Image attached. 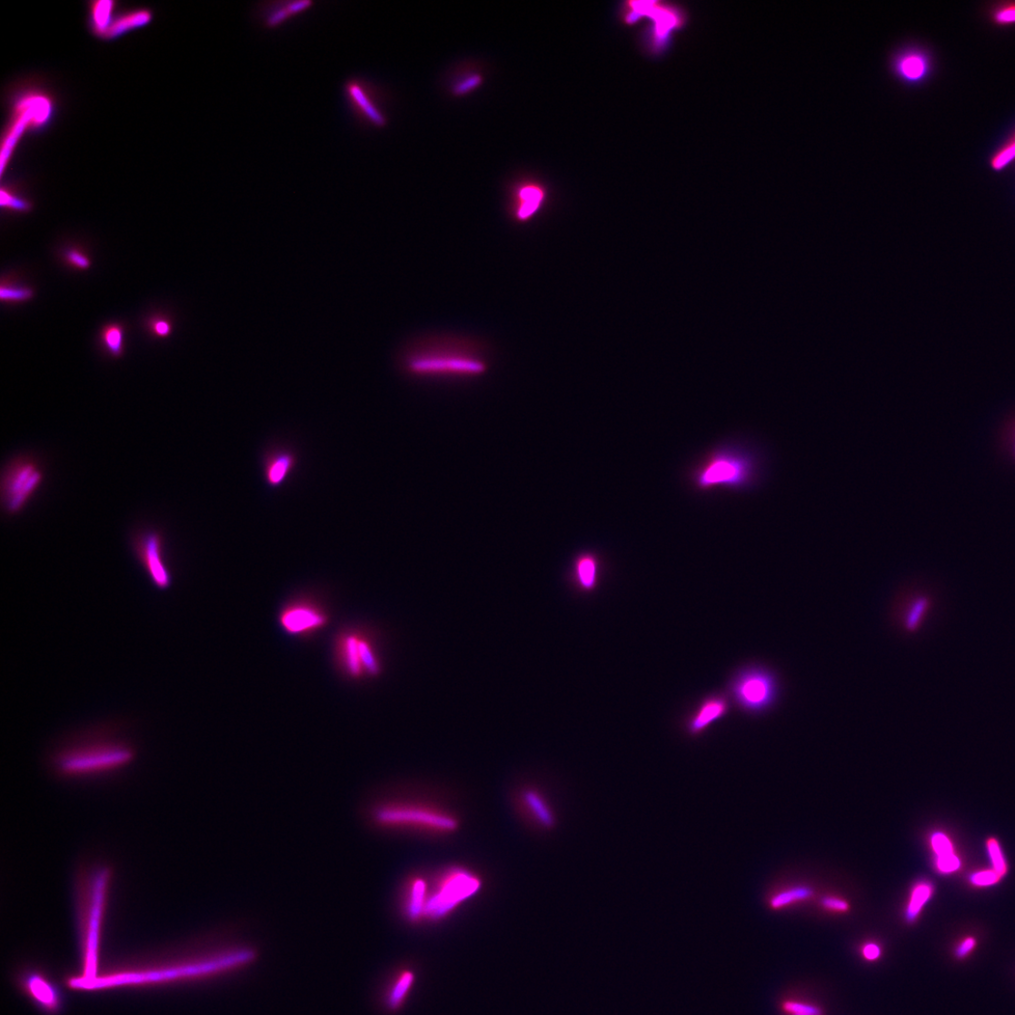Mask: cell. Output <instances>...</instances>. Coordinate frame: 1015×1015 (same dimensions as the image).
<instances>
[{"label": "cell", "mask_w": 1015, "mask_h": 1015, "mask_svg": "<svg viewBox=\"0 0 1015 1015\" xmlns=\"http://www.w3.org/2000/svg\"><path fill=\"white\" fill-rule=\"evenodd\" d=\"M249 948H229L194 955L163 959L161 961L120 967L100 974L88 991L116 987H147L200 980L222 975L254 961Z\"/></svg>", "instance_id": "6da1fadb"}, {"label": "cell", "mask_w": 1015, "mask_h": 1015, "mask_svg": "<svg viewBox=\"0 0 1015 1015\" xmlns=\"http://www.w3.org/2000/svg\"><path fill=\"white\" fill-rule=\"evenodd\" d=\"M136 751L119 722L108 721L76 731L50 752L55 771L64 777L113 773L134 761Z\"/></svg>", "instance_id": "7a4b0ae2"}, {"label": "cell", "mask_w": 1015, "mask_h": 1015, "mask_svg": "<svg viewBox=\"0 0 1015 1015\" xmlns=\"http://www.w3.org/2000/svg\"><path fill=\"white\" fill-rule=\"evenodd\" d=\"M399 363L418 378H475L489 370L488 350L482 341L456 334H430L409 342Z\"/></svg>", "instance_id": "3957f363"}, {"label": "cell", "mask_w": 1015, "mask_h": 1015, "mask_svg": "<svg viewBox=\"0 0 1015 1015\" xmlns=\"http://www.w3.org/2000/svg\"><path fill=\"white\" fill-rule=\"evenodd\" d=\"M112 871L104 866L85 868L76 884V917L81 972L69 980L74 990L87 991L98 978L103 927Z\"/></svg>", "instance_id": "277c9868"}, {"label": "cell", "mask_w": 1015, "mask_h": 1015, "mask_svg": "<svg viewBox=\"0 0 1015 1015\" xmlns=\"http://www.w3.org/2000/svg\"><path fill=\"white\" fill-rule=\"evenodd\" d=\"M761 473L760 459L744 446L723 445L708 453L690 474L699 492L715 489L743 491L751 488Z\"/></svg>", "instance_id": "5b68a950"}, {"label": "cell", "mask_w": 1015, "mask_h": 1015, "mask_svg": "<svg viewBox=\"0 0 1015 1015\" xmlns=\"http://www.w3.org/2000/svg\"><path fill=\"white\" fill-rule=\"evenodd\" d=\"M482 888L481 878L464 867L451 866L438 871L431 880L427 878L423 919L443 920L476 896Z\"/></svg>", "instance_id": "8992f818"}, {"label": "cell", "mask_w": 1015, "mask_h": 1015, "mask_svg": "<svg viewBox=\"0 0 1015 1015\" xmlns=\"http://www.w3.org/2000/svg\"><path fill=\"white\" fill-rule=\"evenodd\" d=\"M370 817L377 827L388 830L415 829L434 833H452L459 826L457 819L451 813L413 802L378 803L372 808Z\"/></svg>", "instance_id": "52a82bcc"}, {"label": "cell", "mask_w": 1015, "mask_h": 1015, "mask_svg": "<svg viewBox=\"0 0 1015 1015\" xmlns=\"http://www.w3.org/2000/svg\"><path fill=\"white\" fill-rule=\"evenodd\" d=\"M45 468L35 454L21 453L5 466L2 476V506L4 512L14 517L20 514L33 501L45 480Z\"/></svg>", "instance_id": "ba28073f"}, {"label": "cell", "mask_w": 1015, "mask_h": 1015, "mask_svg": "<svg viewBox=\"0 0 1015 1015\" xmlns=\"http://www.w3.org/2000/svg\"><path fill=\"white\" fill-rule=\"evenodd\" d=\"M730 695L748 714L758 715L773 707L779 694L777 678L771 671L750 666L739 671L730 682Z\"/></svg>", "instance_id": "9c48e42d"}, {"label": "cell", "mask_w": 1015, "mask_h": 1015, "mask_svg": "<svg viewBox=\"0 0 1015 1015\" xmlns=\"http://www.w3.org/2000/svg\"><path fill=\"white\" fill-rule=\"evenodd\" d=\"M131 550L152 585L166 591L174 584V572L169 562L167 541L164 534L154 527L135 531L131 536Z\"/></svg>", "instance_id": "30bf717a"}, {"label": "cell", "mask_w": 1015, "mask_h": 1015, "mask_svg": "<svg viewBox=\"0 0 1015 1015\" xmlns=\"http://www.w3.org/2000/svg\"><path fill=\"white\" fill-rule=\"evenodd\" d=\"M53 114L52 100L40 93L21 96L14 106L13 117L2 145V175L12 154L26 130L44 127Z\"/></svg>", "instance_id": "8fae6325"}, {"label": "cell", "mask_w": 1015, "mask_h": 1015, "mask_svg": "<svg viewBox=\"0 0 1015 1015\" xmlns=\"http://www.w3.org/2000/svg\"><path fill=\"white\" fill-rule=\"evenodd\" d=\"M343 94L352 118L362 126L383 128L388 117L380 104L379 90L362 76L348 77Z\"/></svg>", "instance_id": "7c38bea8"}, {"label": "cell", "mask_w": 1015, "mask_h": 1015, "mask_svg": "<svg viewBox=\"0 0 1015 1015\" xmlns=\"http://www.w3.org/2000/svg\"><path fill=\"white\" fill-rule=\"evenodd\" d=\"M337 654L341 667L352 678L375 676L381 670L373 642L362 632L351 631L343 634L338 641Z\"/></svg>", "instance_id": "4fadbf2b"}, {"label": "cell", "mask_w": 1015, "mask_h": 1015, "mask_svg": "<svg viewBox=\"0 0 1015 1015\" xmlns=\"http://www.w3.org/2000/svg\"><path fill=\"white\" fill-rule=\"evenodd\" d=\"M21 991L37 1008L49 1015L59 1014L64 1007V999L58 986L44 972L34 968L21 970L17 976Z\"/></svg>", "instance_id": "5bb4252c"}, {"label": "cell", "mask_w": 1015, "mask_h": 1015, "mask_svg": "<svg viewBox=\"0 0 1015 1015\" xmlns=\"http://www.w3.org/2000/svg\"><path fill=\"white\" fill-rule=\"evenodd\" d=\"M313 6L312 0H267L255 5L254 17L264 31H276Z\"/></svg>", "instance_id": "9a60e30c"}, {"label": "cell", "mask_w": 1015, "mask_h": 1015, "mask_svg": "<svg viewBox=\"0 0 1015 1015\" xmlns=\"http://www.w3.org/2000/svg\"><path fill=\"white\" fill-rule=\"evenodd\" d=\"M328 621L323 610L312 602H295L280 614V623L285 632L293 636H304L316 632Z\"/></svg>", "instance_id": "2e32d148"}, {"label": "cell", "mask_w": 1015, "mask_h": 1015, "mask_svg": "<svg viewBox=\"0 0 1015 1015\" xmlns=\"http://www.w3.org/2000/svg\"><path fill=\"white\" fill-rule=\"evenodd\" d=\"M937 607V598L926 591H918L905 600L901 622L905 632L917 634Z\"/></svg>", "instance_id": "e0dca14e"}, {"label": "cell", "mask_w": 1015, "mask_h": 1015, "mask_svg": "<svg viewBox=\"0 0 1015 1015\" xmlns=\"http://www.w3.org/2000/svg\"><path fill=\"white\" fill-rule=\"evenodd\" d=\"M546 198L540 184L527 183L517 186L513 192L511 214L517 224H527L542 210Z\"/></svg>", "instance_id": "ac0fdd59"}, {"label": "cell", "mask_w": 1015, "mask_h": 1015, "mask_svg": "<svg viewBox=\"0 0 1015 1015\" xmlns=\"http://www.w3.org/2000/svg\"><path fill=\"white\" fill-rule=\"evenodd\" d=\"M729 711L730 702L726 696L721 694L708 696L693 711L685 728L691 735H700L711 725L726 717Z\"/></svg>", "instance_id": "d6986e66"}, {"label": "cell", "mask_w": 1015, "mask_h": 1015, "mask_svg": "<svg viewBox=\"0 0 1015 1015\" xmlns=\"http://www.w3.org/2000/svg\"><path fill=\"white\" fill-rule=\"evenodd\" d=\"M427 878L423 875L410 877L402 891L401 907L404 917L413 922L424 918Z\"/></svg>", "instance_id": "ffe728a7"}, {"label": "cell", "mask_w": 1015, "mask_h": 1015, "mask_svg": "<svg viewBox=\"0 0 1015 1015\" xmlns=\"http://www.w3.org/2000/svg\"><path fill=\"white\" fill-rule=\"evenodd\" d=\"M601 572L602 560L595 552H584L574 559L572 579L582 592H595L601 580Z\"/></svg>", "instance_id": "44dd1931"}, {"label": "cell", "mask_w": 1015, "mask_h": 1015, "mask_svg": "<svg viewBox=\"0 0 1015 1015\" xmlns=\"http://www.w3.org/2000/svg\"><path fill=\"white\" fill-rule=\"evenodd\" d=\"M519 801L537 825L544 829L554 827L555 817L553 811L538 790L526 788L521 791Z\"/></svg>", "instance_id": "7402d4cb"}, {"label": "cell", "mask_w": 1015, "mask_h": 1015, "mask_svg": "<svg viewBox=\"0 0 1015 1015\" xmlns=\"http://www.w3.org/2000/svg\"><path fill=\"white\" fill-rule=\"evenodd\" d=\"M293 453L284 451L271 455L264 468V479L270 487H279L286 482L295 466Z\"/></svg>", "instance_id": "603a6c76"}, {"label": "cell", "mask_w": 1015, "mask_h": 1015, "mask_svg": "<svg viewBox=\"0 0 1015 1015\" xmlns=\"http://www.w3.org/2000/svg\"><path fill=\"white\" fill-rule=\"evenodd\" d=\"M153 14L150 10L140 9L127 12L119 16L109 26L102 39L114 40L131 31L140 29L152 21Z\"/></svg>", "instance_id": "cb8c5ba5"}, {"label": "cell", "mask_w": 1015, "mask_h": 1015, "mask_svg": "<svg viewBox=\"0 0 1015 1015\" xmlns=\"http://www.w3.org/2000/svg\"><path fill=\"white\" fill-rule=\"evenodd\" d=\"M116 3L112 0H98L90 4L91 30L99 38H103L109 26L116 18Z\"/></svg>", "instance_id": "d4e9b609"}, {"label": "cell", "mask_w": 1015, "mask_h": 1015, "mask_svg": "<svg viewBox=\"0 0 1015 1015\" xmlns=\"http://www.w3.org/2000/svg\"><path fill=\"white\" fill-rule=\"evenodd\" d=\"M415 975L413 971L401 972L393 980L387 993L386 1002L391 1010H398L413 989Z\"/></svg>", "instance_id": "484cf974"}, {"label": "cell", "mask_w": 1015, "mask_h": 1015, "mask_svg": "<svg viewBox=\"0 0 1015 1015\" xmlns=\"http://www.w3.org/2000/svg\"><path fill=\"white\" fill-rule=\"evenodd\" d=\"M934 893V887L928 881L919 882L912 890L910 902L907 910H905V920L909 923H913L919 918L925 904Z\"/></svg>", "instance_id": "4316f807"}, {"label": "cell", "mask_w": 1015, "mask_h": 1015, "mask_svg": "<svg viewBox=\"0 0 1015 1015\" xmlns=\"http://www.w3.org/2000/svg\"><path fill=\"white\" fill-rule=\"evenodd\" d=\"M101 341L106 352L114 358H120L124 347V331L119 323L104 326L101 333Z\"/></svg>", "instance_id": "83f0119b"}, {"label": "cell", "mask_w": 1015, "mask_h": 1015, "mask_svg": "<svg viewBox=\"0 0 1015 1015\" xmlns=\"http://www.w3.org/2000/svg\"><path fill=\"white\" fill-rule=\"evenodd\" d=\"M814 892L810 887L799 886L783 891L774 895L771 905L774 910H780L794 902L806 901L813 896Z\"/></svg>", "instance_id": "f1b7e54d"}, {"label": "cell", "mask_w": 1015, "mask_h": 1015, "mask_svg": "<svg viewBox=\"0 0 1015 1015\" xmlns=\"http://www.w3.org/2000/svg\"><path fill=\"white\" fill-rule=\"evenodd\" d=\"M1013 160H1015V132L992 156L990 166L994 171L999 172L1006 168Z\"/></svg>", "instance_id": "f546056e"}, {"label": "cell", "mask_w": 1015, "mask_h": 1015, "mask_svg": "<svg viewBox=\"0 0 1015 1015\" xmlns=\"http://www.w3.org/2000/svg\"><path fill=\"white\" fill-rule=\"evenodd\" d=\"M928 70L927 61L920 55H911L901 64V71L904 76L911 80H919L922 78Z\"/></svg>", "instance_id": "4dcf8cb0"}, {"label": "cell", "mask_w": 1015, "mask_h": 1015, "mask_svg": "<svg viewBox=\"0 0 1015 1015\" xmlns=\"http://www.w3.org/2000/svg\"><path fill=\"white\" fill-rule=\"evenodd\" d=\"M992 21L999 25L1015 24V2L1000 3L990 10Z\"/></svg>", "instance_id": "1f68e13d"}, {"label": "cell", "mask_w": 1015, "mask_h": 1015, "mask_svg": "<svg viewBox=\"0 0 1015 1015\" xmlns=\"http://www.w3.org/2000/svg\"><path fill=\"white\" fill-rule=\"evenodd\" d=\"M33 296L34 291L23 286L3 284L2 290H0V297L4 302H24L30 300Z\"/></svg>", "instance_id": "d6a6232c"}, {"label": "cell", "mask_w": 1015, "mask_h": 1015, "mask_svg": "<svg viewBox=\"0 0 1015 1015\" xmlns=\"http://www.w3.org/2000/svg\"><path fill=\"white\" fill-rule=\"evenodd\" d=\"M0 204L3 208L12 210L15 212H30L32 210V204L15 195L10 190L5 188L2 189V196H0Z\"/></svg>", "instance_id": "836d02e7"}, {"label": "cell", "mask_w": 1015, "mask_h": 1015, "mask_svg": "<svg viewBox=\"0 0 1015 1015\" xmlns=\"http://www.w3.org/2000/svg\"><path fill=\"white\" fill-rule=\"evenodd\" d=\"M483 78L479 74H473L468 77H464L456 84L453 88V93L456 96H463L476 90L483 85Z\"/></svg>", "instance_id": "e575fe53"}, {"label": "cell", "mask_w": 1015, "mask_h": 1015, "mask_svg": "<svg viewBox=\"0 0 1015 1015\" xmlns=\"http://www.w3.org/2000/svg\"><path fill=\"white\" fill-rule=\"evenodd\" d=\"M987 847H989V852L994 865V870L1000 876L1004 875L1007 871V865L1000 843L997 840L991 839L987 842Z\"/></svg>", "instance_id": "d590c367"}, {"label": "cell", "mask_w": 1015, "mask_h": 1015, "mask_svg": "<svg viewBox=\"0 0 1015 1015\" xmlns=\"http://www.w3.org/2000/svg\"><path fill=\"white\" fill-rule=\"evenodd\" d=\"M930 844L938 858L953 854L952 843L943 833L939 832L932 835Z\"/></svg>", "instance_id": "8d00e7d4"}, {"label": "cell", "mask_w": 1015, "mask_h": 1015, "mask_svg": "<svg viewBox=\"0 0 1015 1015\" xmlns=\"http://www.w3.org/2000/svg\"><path fill=\"white\" fill-rule=\"evenodd\" d=\"M65 258L70 265L77 269L87 270L92 265V262L89 257L84 253L75 249L67 250L65 253Z\"/></svg>", "instance_id": "74e56055"}, {"label": "cell", "mask_w": 1015, "mask_h": 1015, "mask_svg": "<svg viewBox=\"0 0 1015 1015\" xmlns=\"http://www.w3.org/2000/svg\"><path fill=\"white\" fill-rule=\"evenodd\" d=\"M1000 877L995 870L980 871L971 876V883L978 887L991 886L996 884Z\"/></svg>", "instance_id": "f35d334b"}, {"label": "cell", "mask_w": 1015, "mask_h": 1015, "mask_svg": "<svg viewBox=\"0 0 1015 1015\" xmlns=\"http://www.w3.org/2000/svg\"><path fill=\"white\" fill-rule=\"evenodd\" d=\"M783 1009L786 1011L791 1013L792 1015L793 1014L821 1015V1011L819 1008H817L815 1006L809 1005V1004L801 1003V1002L787 1001L783 1004Z\"/></svg>", "instance_id": "ab89813d"}, {"label": "cell", "mask_w": 1015, "mask_h": 1015, "mask_svg": "<svg viewBox=\"0 0 1015 1015\" xmlns=\"http://www.w3.org/2000/svg\"><path fill=\"white\" fill-rule=\"evenodd\" d=\"M960 865H961V862L954 854L937 858V867L942 873L954 872L960 868Z\"/></svg>", "instance_id": "60d3db41"}, {"label": "cell", "mask_w": 1015, "mask_h": 1015, "mask_svg": "<svg viewBox=\"0 0 1015 1015\" xmlns=\"http://www.w3.org/2000/svg\"><path fill=\"white\" fill-rule=\"evenodd\" d=\"M821 905L826 910L831 911L845 912L849 910L848 902L837 897L827 896L822 898Z\"/></svg>", "instance_id": "b9f144b4"}, {"label": "cell", "mask_w": 1015, "mask_h": 1015, "mask_svg": "<svg viewBox=\"0 0 1015 1015\" xmlns=\"http://www.w3.org/2000/svg\"><path fill=\"white\" fill-rule=\"evenodd\" d=\"M977 941L974 938H967L961 943H959L955 950V957L959 960H963L970 956V954L976 948Z\"/></svg>", "instance_id": "7bdbcfd3"}, {"label": "cell", "mask_w": 1015, "mask_h": 1015, "mask_svg": "<svg viewBox=\"0 0 1015 1015\" xmlns=\"http://www.w3.org/2000/svg\"><path fill=\"white\" fill-rule=\"evenodd\" d=\"M153 333L160 337H168L172 333V324L166 320H155L152 324Z\"/></svg>", "instance_id": "ee69618b"}, {"label": "cell", "mask_w": 1015, "mask_h": 1015, "mask_svg": "<svg viewBox=\"0 0 1015 1015\" xmlns=\"http://www.w3.org/2000/svg\"><path fill=\"white\" fill-rule=\"evenodd\" d=\"M863 955L868 960V961H875V960L881 957V949L880 948V946H877L873 943L867 944L863 948Z\"/></svg>", "instance_id": "f6af8a7d"}, {"label": "cell", "mask_w": 1015, "mask_h": 1015, "mask_svg": "<svg viewBox=\"0 0 1015 1015\" xmlns=\"http://www.w3.org/2000/svg\"><path fill=\"white\" fill-rule=\"evenodd\" d=\"M793 1015H811V1014H793Z\"/></svg>", "instance_id": "bcb514c9"}]
</instances>
